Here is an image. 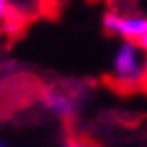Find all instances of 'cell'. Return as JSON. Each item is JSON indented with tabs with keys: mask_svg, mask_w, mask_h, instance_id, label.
Masks as SVG:
<instances>
[{
	"mask_svg": "<svg viewBox=\"0 0 147 147\" xmlns=\"http://www.w3.org/2000/svg\"><path fill=\"white\" fill-rule=\"evenodd\" d=\"M147 53L136 40H121L111 58L109 83L115 90L128 94L143 90Z\"/></svg>",
	"mask_w": 147,
	"mask_h": 147,
	"instance_id": "6da1fadb",
	"label": "cell"
},
{
	"mask_svg": "<svg viewBox=\"0 0 147 147\" xmlns=\"http://www.w3.org/2000/svg\"><path fill=\"white\" fill-rule=\"evenodd\" d=\"M102 26L109 34L117 36L119 40H136L147 34V15H143L139 9L134 11H105L102 15Z\"/></svg>",
	"mask_w": 147,
	"mask_h": 147,
	"instance_id": "7a4b0ae2",
	"label": "cell"
},
{
	"mask_svg": "<svg viewBox=\"0 0 147 147\" xmlns=\"http://www.w3.org/2000/svg\"><path fill=\"white\" fill-rule=\"evenodd\" d=\"M43 102L49 113L58 115L62 119H70L79 111L81 92L79 88H70L66 83H53L43 90Z\"/></svg>",
	"mask_w": 147,
	"mask_h": 147,
	"instance_id": "3957f363",
	"label": "cell"
},
{
	"mask_svg": "<svg viewBox=\"0 0 147 147\" xmlns=\"http://www.w3.org/2000/svg\"><path fill=\"white\" fill-rule=\"evenodd\" d=\"M15 17L11 0H0V28H9Z\"/></svg>",
	"mask_w": 147,
	"mask_h": 147,
	"instance_id": "277c9868",
	"label": "cell"
},
{
	"mask_svg": "<svg viewBox=\"0 0 147 147\" xmlns=\"http://www.w3.org/2000/svg\"><path fill=\"white\" fill-rule=\"evenodd\" d=\"M62 147H98L94 141L85 139V136H68L62 143Z\"/></svg>",
	"mask_w": 147,
	"mask_h": 147,
	"instance_id": "5b68a950",
	"label": "cell"
},
{
	"mask_svg": "<svg viewBox=\"0 0 147 147\" xmlns=\"http://www.w3.org/2000/svg\"><path fill=\"white\" fill-rule=\"evenodd\" d=\"M143 90H147V64H145V77H143Z\"/></svg>",
	"mask_w": 147,
	"mask_h": 147,
	"instance_id": "8992f818",
	"label": "cell"
}]
</instances>
